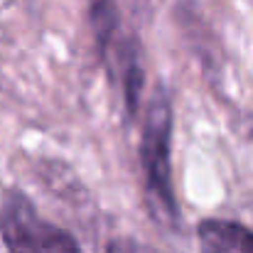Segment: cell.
I'll return each instance as SVG.
<instances>
[{"label":"cell","instance_id":"cell-1","mask_svg":"<svg viewBox=\"0 0 253 253\" xmlns=\"http://www.w3.org/2000/svg\"><path fill=\"white\" fill-rule=\"evenodd\" d=\"M169 138H172V108L163 88L153 96L143 126L140 140V165L145 174V192L153 207V214L165 226L179 224L177 202L172 194V174H169Z\"/></svg>","mask_w":253,"mask_h":253},{"label":"cell","instance_id":"cell-3","mask_svg":"<svg viewBox=\"0 0 253 253\" xmlns=\"http://www.w3.org/2000/svg\"><path fill=\"white\" fill-rule=\"evenodd\" d=\"M202 253H253V231L244 224L207 219L197 226Z\"/></svg>","mask_w":253,"mask_h":253},{"label":"cell","instance_id":"cell-2","mask_svg":"<svg viewBox=\"0 0 253 253\" xmlns=\"http://www.w3.org/2000/svg\"><path fill=\"white\" fill-rule=\"evenodd\" d=\"M0 239L10 253H82L72 234L42 219L12 187H0Z\"/></svg>","mask_w":253,"mask_h":253},{"label":"cell","instance_id":"cell-5","mask_svg":"<svg viewBox=\"0 0 253 253\" xmlns=\"http://www.w3.org/2000/svg\"><path fill=\"white\" fill-rule=\"evenodd\" d=\"M106 253H155V249L135 241V239H128V236H121V239H113L108 244Z\"/></svg>","mask_w":253,"mask_h":253},{"label":"cell","instance_id":"cell-4","mask_svg":"<svg viewBox=\"0 0 253 253\" xmlns=\"http://www.w3.org/2000/svg\"><path fill=\"white\" fill-rule=\"evenodd\" d=\"M88 17H91V27L96 32V42L101 54L106 57L116 27H118V17H116V2L113 0H88Z\"/></svg>","mask_w":253,"mask_h":253}]
</instances>
